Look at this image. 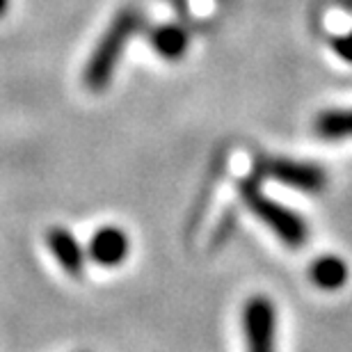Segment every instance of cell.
Here are the masks:
<instances>
[{
    "label": "cell",
    "mask_w": 352,
    "mask_h": 352,
    "mask_svg": "<svg viewBox=\"0 0 352 352\" xmlns=\"http://www.w3.org/2000/svg\"><path fill=\"white\" fill-rule=\"evenodd\" d=\"M309 279L322 291H336L348 281V265L334 254L318 256L309 265Z\"/></svg>",
    "instance_id": "cell-7"
},
{
    "label": "cell",
    "mask_w": 352,
    "mask_h": 352,
    "mask_svg": "<svg viewBox=\"0 0 352 352\" xmlns=\"http://www.w3.org/2000/svg\"><path fill=\"white\" fill-rule=\"evenodd\" d=\"M241 197L245 206L256 215V220H261L284 245H288V248H302L307 243V222L295 210L270 199L261 190V186H258L256 176L241 181Z\"/></svg>",
    "instance_id": "cell-2"
},
{
    "label": "cell",
    "mask_w": 352,
    "mask_h": 352,
    "mask_svg": "<svg viewBox=\"0 0 352 352\" xmlns=\"http://www.w3.org/2000/svg\"><path fill=\"white\" fill-rule=\"evenodd\" d=\"M190 44V37L179 25H160L151 32V46L165 60H181Z\"/></svg>",
    "instance_id": "cell-8"
},
{
    "label": "cell",
    "mask_w": 352,
    "mask_h": 352,
    "mask_svg": "<svg viewBox=\"0 0 352 352\" xmlns=\"http://www.w3.org/2000/svg\"><path fill=\"white\" fill-rule=\"evenodd\" d=\"M316 133L322 140L352 138V110H325L316 117Z\"/></svg>",
    "instance_id": "cell-9"
},
{
    "label": "cell",
    "mask_w": 352,
    "mask_h": 352,
    "mask_svg": "<svg viewBox=\"0 0 352 352\" xmlns=\"http://www.w3.org/2000/svg\"><path fill=\"white\" fill-rule=\"evenodd\" d=\"M7 7H10V0H0V16L7 12Z\"/></svg>",
    "instance_id": "cell-11"
},
{
    "label": "cell",
    "mask_w": 352,
    "mask_h": 352,
    "mask_svg": "<svg viewBox=\"0 0 352 352\" xmlns=\"http://www.w3.org/2000/svg\"><path fill=\"white\" fill-rule=\"evenodd\" d=\"M129 250H131V243H129L126 231L108 224V227L96 229L94 236L89 238L87 256L98 265L112 267V265H119V263L126 261Z\"/></svg>",
    "instance_id": "cell-5"
},
{
    "label": "cell",
    "mask_w": 352,
    "mask_h": 352,
    "mask_svg": "<svg viewBox=\"0 0 352 352\" xmlns=\"http://www.w3.org/2000/svg\"><path fill=\"white\" fill-rule=\"evenodd\" d=\"M332 48L341 60H346L352 65V30L343 34V37L332 39Z\"/></svg>",
    "instance_id": "cell-10"
},
{
    "label": "cell",
    "mask_w": 352,
    "mask_h": 352,
    "mask_svg": "<svg viewBox=\"0 0 352 352\" xmlns=\"http://www.w3.org/2000/svg\"><path fill=\"white\" fill-rule=\"evenodd\" d=\"M274 327L277 316L274 305L263 295L248 300L243 309V332L248 341V352H274Z\"/></svg>",
    "instance_id": "cell-4"
},
{
    "label": "cell",
    "mask_w": 352,
    "mask_h": 352,
    "mask_svg": "<svg viewBox=\"0 0 352 352\" xmlns=\"http://www.w3.org/2000/svg\"><path fill=\"white\" fill-rule=\"evenodd\" d=\"M261 174L284 183L288 188L302 190V192H320L327 186V174L320 165L305 163V160L291 158H267L261 163Z\"/></svg>",
    "instance_id": "cell-3"
},
{
    "label": "cell",
    "mask_w": 352,
    "mask_h": 352,
    "mask_svg": "<svg viewBox=\"0 0 352 352\" xmlns=\"http://www.w3.org/2000/svg\"><path fill=\"white\" fill-rule=\"evenodd\" d=\"M46 243L51 254L55 256L62 267H65L67 274L72 277H82V270H85V261H87V252L82 250V245L76 241V236L65 227H51L46 234Z\"/></svg>",
    "instance_id": "cell-6"
},
{
    "label": "cell",
    "mask_w": 352,
    "mask_h": 352,
    "mask_svg": "<svg viewBox=\"0 0 352 352\" xmlns=\"http://www.w3.org/2000/svg\"><path fill=\"white\" fill-rule=\"evenodd\" d=\"M142 14L135 10H124L115 16L85 67V85L91 91H103L108 87L126 44L142 28Z\"/></svg>",
    "instance_id": "cell-1"
}]
</instances>
